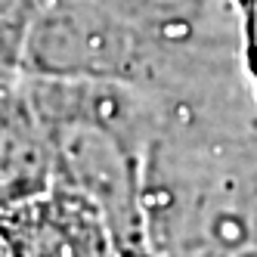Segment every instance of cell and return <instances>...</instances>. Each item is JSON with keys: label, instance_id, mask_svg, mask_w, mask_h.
I'll use <instances>...</instances> for the list:
<instances>
[{"label": "cell", "instance_id": "cell-1", "mask_svg": "<svg viewBox=\"0 0 257 257\" xmlns=\"http://www.w3.org/2000/svg\"><path fill=\"white\" fill-rule=\"evenodd\" d=\"M257 180L238 137L161 134L143 168V257H248Z\"/></svg>", "mask_w": 257, "mask_h": 257}, {"label": "cell", "instance_id": "cell-6", "mask_svg": "<svg viewBox=\"0 0 257 257\" xmlns=\"http://www.w3.org/2000/svg\"><path fill=\"white\" fill-rule=\"evenodd\" d=\"M38 0H0V34H16L22 47V34Z\"/></svg>", "mask_w": 257, "mask_h": 257}, {"label": "cell", "instance_id": "cell-4", "mask_svg": "<svg viewBox=\"0 0 257 257\" xmlns=\"http://www.w3.org/2000/svg\"><path fill=\"white\" fill-rule=\"evenodd\" d=\"M7 257H127L105 217L65 186L0 214Z\"/></svg>", "mask_w": 257, "mask_h": 257}, {"label": "cell", "instance_id": "cell-7", "mask_svg": "<svg viewBox=\"0 0 257 257\" xmlns=\"http://www.w3.org/2000/svg\"><path fill=\"white\" fill-rule=\"evenodd\" d=\"M4 257H7V254H4Z\"/></svg>", "mask_w": 257, "mask_h": 257}, {"label": "cell", "instance_id": "cell-5", "mask_svg": "<svg viewBox=\"0 0 257 257\" xmlns=\"http://www.w3.org/2000/svg\"><path fill=\"white\" fill-rule=\"evenodd\" d=\"M56 186L50 134L19 84L0 93V214Z\"/></svg>", "mask_w": 257, "mask_h": 257}, {"label": "cell", "instance_id": "cell-2", "mask_svg": "<svg viewBox=\"0 0 257 257\" xmlns=\"http://www.w3.org/2000/svg\"><path fill=\"white\" fill-rule=\"evenodd\" d=\"M41 121L53 146L56 186L87 198L105 217L121 251L143 257V168L149 146L71 112H50Z\"/></svg>", "mask_w": 257, "mask_h": 257}, {"label": "cell", "instance_id": "cell-3", "mask_svg": "<svg viewBox=\"0 0 257 257\" xmlns=\"http://www.w3.org/2000/svg\"><path fill=\"white\" fill-rule=\"evenodd\" d=\"M127 28L118 0H38L19 71L41 78H124Z\"/></svg>", "mask_w": 257, "mask_h": 257}]
</instances>
